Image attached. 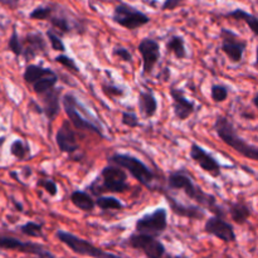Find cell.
<instances>
[{
	"label": "cell",
	"mask_w": 258,
	"mask_h": 258,
	"mask_svg": "<svg viewBox=\"0 0 258 258\" xmlns=\"http://www.w3.org/2000/svg\"><path fill=\"white\" fill-rule=\"evenodd\" d=\"M168 186L170 189H175V190H183L184 194H185L188 198L197 202L198 206H201L202 208L208 209V211L212 212L214 216L223 217V218L226 217V211L219 206L216 197L207 193V191H204L201 186L197 185L188 171H171L168 175Z\"/></svg>",
	"instance_id": "cell-1"
},
{
	"label": "cell",
	"mask_w": 258,
	"mask_h": 258,
	"mask_svg": "<svg viewBox=\"0 0 258 258\" xmlns=\"http://www.w3.org/2000/svg\"><path fill=\"white\" fill-rule=\"evenodd\" d=\"M20 0H0V4L7 5V7L10 8H15L18 4H19Z\"/></svg>",
	"instance_id": "cell-41"
},
{
	"label": "cell",
	"mask_w": 258,
	"mask_h": 258,
	"mask_svg": "<svg viewBox=\"0 0 258 258\" xmlns=\"http://www.w3.org/2000/svg\"><path fill=\"white\" fill-rule=\"evenodd\" d=\"M138 50L143 58L144 75H150L160 59V43L150 37L143 38L138 44Z\"/></svg>",
	"instance_id": "cell-14"
},
{
	"label": "cell",
	"mask_w": 258,
	"mask_h": 258,
	"mask_svg": "<svg viewBox=\"0 0 258 258\" xmlns=\"http://www.w3.org/2000/svg\"><path fill=\"white\" fill-rule=\"evenodd\" d=\"M168 258H171V257H169V256H168Z\"/></svg>",
	"instance_id": "cell-46"
},
{
	"label": "cell",
	"mask_w": 258,
	"mask_h": 258,
	"mask_svg": "<svg viewBox=\"0 0 258 258\" xmlns=\"http://www.w3.org/2000/svg\"><path fill=\"white\" fill-rule=\"evenodd\" d=\"M64 112L67 117L70 118L71 123L78 130L90 131L96 134L101 138H106L103 133L102 123L98 121V118L78 100L77 96L72 92H67L60 98Z\"/></svg>",
	"instance_id": "cell-2"
},
{
	"label": "cell",
	"mask_w": 258,
	"mask_h": 258,
	"mask_svg": "<svg viewBox=\"0 0 258 258\" xmlns=\"http://www.w3.org/2000/svg\"><path fill=\"white\" fill-rule=\"evenodd\" d=\"M228 213L237 224H246L252 216V209L244 201H236L228 204Z\"/></svg>",
	"instance_id": "cell-22"
},
{
	"label": "cell",
	"mask_w": 258,
	"mask_h": 258,
	"mask_svg": "<svg viewBox=\"0 0 258 258\" xmlns=\"http://www.w3.org/2000/svg\"><path fill=\"white\" fill-rule=\"evenodd\" d=\"M252 102H253V105H254V107H258V105H257V92L254 93V96H253V100H252Z\"/></svg>",
	"instance_id": "cell-44"
},
{
	"label": "cell",
	"mask_w": 258,
	"mask_h": 258,
	"mask_svg": "<svg viewBox=\"0 0 258 258\" xmlns=\"http://www.w3.org/2000/svg\"><path fill=\"white\" fill-rule=\"evenodd\" d=\"M107 161L108 164L122 168L126 173L130 174L135 180H138L141 185L146 188H151V184L155 180V174L151 171V169L144 161L130 154L116 153L108 156Z\"/></svg>",
	"instance_id": "cell-5"
},
{
	"label": "cell",
	"mask_w": 258,
	"mask_h": 258,
	"mask_svg": "<svg viewBox=\"0 0 258 258\" xmlns=\"http://www.w3.org/2000/svg\"><path fill=\"white\" fill-rule=\"evenodd\" d=\"M226 18H231V19L246 23V24L248 25L249 29H251L252 34H253L254 37L258 35V18L254 14H251V13L246 12V10L241 9V8H237V9L227 13Z\"/></svg>",
	"instance_id": "cell-24"
},
{
	"label": "cell",
	"mask_w": 258,
	"mask_h": 258,
	"mask_svg": "<svg viewBox=\"0 0 258 258\" xmlns=\"http://www.w3.org/2000/svg\"><path fill=\"white\" fill-rule=\"evenodd\" d=\"M60 95H62V88L53 87L39 96L40 102H42V111L49 122L55 120L60 111Z\"/></svg>",
	"instance_id": "cell-20"
},
{
	"label": "cell",
	"mask_w": 258,
	"mask_h": 258,
	"mask_svg": "<svg viewBox=\"0 0 258 258\" xmlns=\"http://www.w3.org/2000/svg\"><path fill=\"white\" fill-rule=\"evenodd\" d=\"M229 95V87L221 83H214L211 87V97L214 102L222 103L227 101Z\"/></svg>",
	"instance_id": "cell-30"
},
{
	"label": "cell",
	"mask_w": 258,
	"mask_h": 258,
	"mask_svg": "<svg viewBox=\"0 0 258 258\" xmlns=\"http://www.w3.org/2000/svg\"><path fill=\"white\" fill-rule=\"evenodd\" d=\"M0 248L19 251L23 253L37 256L38 258H55L54 254L48 251L42 244L34 243V242L20 241V239L9 236H0Z\"/></svg>",
	"instance_id": "cell-12"
},
{
	"label": "cell",
	"mask_w": 258,
	"mask_h": 258,
	"mask_svg": "<svg viewBox=\"0 0 258 258\" xmlns=\"http://www.w3.org/2000/svg\"><path fill=\"white\" fill-rule=\"evenodd\" d=\"M55 237L63 244H66L71 251H73L77 254H81V256H87L92 258H121L113 253L105 252L103 249L93 246L91 242L86 241V239L81 238V237L76 236V234L70 233V232L62 231V229L55 232Z\"/></svg>",
	"instance_id": "cell-6"
},
{
	"label": "cell",
	"mask_w": 258,
	"mask_h": 258,
	"mask_svg": "<svg viewBox=\"0 0 258 258\" xmlns=\"http://www.w3.org/2000/svg\"><path fill=\"white\" fill-rule=\"evenodd\" d=\"M166 52L174 54L178 59H185L188 52H186L184 38L178 34L171 35L168 42H166Z\"/></svg>",
	"instance_id": "cell-26"
},
{
	"label": "cell",
	"mask_w": 258,
	"mask_h": 258,
	"mask_svg": "<svg viewBox=\"0 0 258 258\" xmlns=\"http://www.w3.org/2000/svg\"><path fill=\"white\" fill-rule=\"evenodd\" d=\"M4 141H5V138H4V136H2V138H0V146L4 144Z\"/></svg>",
	"instance_id": "cell-45"
},
{
	"label": "cell",
	"mask_w": 258,
	"mask_h": 258,
	"mask_svg": "<svg viewBox=\"0 0 258 258\" xmlns=\"http://www.w3.org/2000/svg\"><path fill=\"white\" fill-rule=\"evenodd\" d=\"M219 38L222 39V52L228 57L232 63H236V64L241 63L247 48L246 40L242 39L233 30L227 29V28H222L219 32Z\"/></svg>",
	"instance_id": "cell-10"
},
{
	"label": "cell",
	"mask_w": 258,
	"mask_h": 258,
	"mask_svg": "<svg viewBox=\"0 0 258 258\" xmlns=\"http://www.w3.org/2000/svg\"><path fill=\"white\" fill-rule=\"evenodd\" d=\"M165 198L169 204V208L175 216L181 217V218L193 219V221H202V219L206 218V211L198 204L197 206H194V204H184L179 202L178 199L174 198V197H171L170 194H165Z\"/></svg>",
	"instance_id": "cell-18"
},
{
	"label": "cell",
	"mask_w": 258,
	"mask_h": 258,
	"mask_svg": "<svg viewBox=\"0 0 258 258\" xmlns=\"http://www.w3.org/2000/svg\"><path fill=\"white\" fill-rule=\"evenodd\" d=\"M168 228V211L165 208H156L151 213L144 214L135 223L138 233L159 237Z\"/></svg>",
	"instance_id": "cell-9"
},
{
	"label": "cell",
	"mask_w": 258,
	"mask_h": 258,
	"mask_svg": "<svg viewBox=\"0 0 258 258\" xmlns=\"http://www.w3.org/2000/svg\"><path fill=\"white\" fill-rule=\"evenodd\" d=\"M13 202H14V206H15V208H18V211L23 212V207H22V204H19V203H18V202H15V201H13Z\"/></svg>",
	"instance_id": "cell-43"
},
{
	"label": "cell",
	"mask_w": 258,
	"mask_h": 258,
	"mask_svg": "<svg viewBox=\"0 0 258 258\" xmlns=\"http://www.w3.org/2000/svg\"><path fill=\"white\" fill-rule=\"evenodd\" d=\"M112 55L115 58H117V59L122 60V62H133V54H131L130 50L126 47H123V45H115V47L112 48Z\"/></svg>",
	"instance_id": "cell-38"
},
{
	"label": "cell",
	"mask_w": 258,
	"mask_h": 258,
	"mask_svg": "<svg viewBox=\"0 0 258 258\" xmlns=\"http://www.w3.org/2000/svg\"><path fill=\"white\" fill-rule=\"evenodd\" d=\"M121 123L130 128H135L140 126L138 115L135 112H131V111H123L122 115H121Z\"/></svg>",
	"instance_id": "cell-37"
},
{
	"label": "cell",
	"mask_w": 258,
	"mask_h": 258,
	"mask_svg": "<svg viewBox=\"0 0 258 258\" xmlns=\"http://www.w3.org/2000/svg\"><path fill=\"white\" fill-rule=\"evenodd\" d=\"M55 144H57L60 153L68 154V155H72L80 150L76 131L73 130L71 123L67 121H64L55 133Z\"/></svg>",
	"instance_id": "cell-17"
},
{
	"label": "cell",
	"mask_w": 258,
	"mask_h": 258,
	"mask_svg": "<svg viewBox=\"0 0 258 258\" xmlns=\"http://www.w3.org/2000/svg\"><path fill=\"white\" fill-rule=\"evenodd\" d=\"M101 87H102V92L110 98L123 97L125 96V90L120 86L113 85V83H102Z\"/></svg>",
	"instance_id": "cell-36"
},
{
	"label": "cell",
	"mask_w": 258,
	"mask_h": 258,
	"mask_svg": "<svg viewBox=\"0 0 258 258\" xmlns=\"http://www.w3.org/2000/svg\"><path fill=\"white\" fill-rule=\"evenodd\" d=\"M189 156H190V159L197 164V165H199V168L203 171L211 174L214 178L221 176V163H219L212 154H209L206 149L202 148L199 144H191L190 150H189Z\"/></svg>",
	"instance_id": "cell-13"
},
{
	"label": "cell",
	"mask_w": 258,
	"mask_h": 258,
	"mask_svg": "<svg viewBox=\"0 0 258 258\" xmlns=\"http://www.w3.org/2000/svg\"><path fill=\"white\" fill-rule=\"evenodd\" d=\"M57 83H58V76L57 73L53 72L50 73V75H47L44 76V77L39 78L38 81H35V82L32 85V88L38 96H40L43 95V93L47 92V91H49L50 88L55 87Z\"/></svg>",
	"instance_id": "cell-28"
},
{
	"label": "cell",
	"mask_w": 258,
	"mask_h": 258,
	"mask_svg": "<svg viewBox=\"0 0 258 258\" xmlns=\"http://www.w3.org/2000/svg\"><path fill=\"white\" fill-rule=\"evenodd\" d=\"M20 232L28 237H42L43 236V224L37 222H27L20 226Z\"/></svg>",
	"instance_id": "cell-31"
},
{
	"label": "cell",
	"mask_w": 258,
	"mask_h": 258,
	"mask_svg": "<svg viewBox=\"0 0 258 258\" xmlns=\"http://www.w3.org/2000/svg\"><path fill=\"white\" fill-rule=\"evenodd\" d=\"M96 207H98L102 211H122L125 208L122 202L120 199L111 196H98L95 199Z\"/></svg>",
	"instance_id": "cell-29"
},
{
	"label": "cell",
	"mask_w": 258,
	"mask_h": 258,
	"mask_svg": "<svg viewBox=\"0 0 258 258\" xmlns=\"http://www.w3.org/2000/svg\"><path fill=\"white\" fill-rule=\"evenodd\" d=\"M23 174H24L25 178H29L30 175H32V169L28 168V166H25V168H23Z\"/></svg>",
	"instance_id": "cell-42"
},
{
	"label": "cell",
	"mask_w": 258,
	"mask_h": 258,
	"mask_svg": "<svg viewBox=\"0 0 258 258\" xmlns=\"http://www.w3.org/2000/svg\"><path fill=\"white\" fill-rule=\"evenodd\" d=\"M214 131L218 135V138L223 141L226 145L233 149L238 154H241L243 158L249 159V160L257 161L258 160V148L256 145L247 143L243 138L238 135L236 127L232 123L227 116L218 115L216 117L213 125Z\"/></svg>",
	"instance_id": "cell-3"
},
{
	"label": "cell",
	"mask_w": 258,
	"mask_h": 258,
	"mask_svg": "<svg viewBox=\"0 0 258 258\" xmlns=\"http://www.w3.org/2000/svg\"><path fill=\"white\" fill-rule=\"evenodd\" d=\"M50 12H52V4L39 5V7L34 8L29 13V18L33 20H45L47 22V19L50 15Z\"/></svg>",
	"instance_id": "cell-33"
},
{
	"label": "cell",
	"mask_w": 258,
	"mask_h": 258,
	"mask_svg": "<svg viewBox=\"0 0 258 258\" xmlns=\"http://www.w3.org/2000/svg\"><path fill=\"white\" fill-rule=\"evenodd\" d=\"M54 71L49 67H43L40 64H34V63H30L27 64L24 68V72H23V80L25 81V83L32 86L35 81H38L39 78L44 77V76L50 75Z\"/></svg>",
	"instance_id": "cell-25"
},
{
	"label": "cell",
	"mask_w": 258,
	"mask_h": 258,
	"mask_svg": "<svg viewBox=\"0 0 258 258\" xmlns=\"http://www.w3.org/2000/svg\"><path fill=\"white\" fill-rule=\"evenodd\" d=\"M37 186L44 189L50 197H55L58 194V185L52 179H39L37 183Z\"/></svg>",
	"instance_id": "cell-39"
},
{
	"label": "cell",
	"mask_w": 258,
	"mask_h": 258,
	"mask_svg": "<svg viewBox=\"0 0 258 258\" xmlns=\"http://www.w3.org/2000/svg\"><path fill=\"white\" fill-rule=\"evenodd\" d=\"M45 35H47L48 40H49V44H50V47H52L53 50H57V52H59V53L66 52L64 42H63L62 38H60L59 35L54 32V30L53 29L47 30Z\"/></svg>",
	"instance_id": "cell-34"
},
{
	"label": "cell",
	"mask_w": 258,
	"mask_h": 258,
	"mask_svg": "<svg viewBox=\"0 0 258 258\" xmlns=\"http://www.w3.org/2000/svg\"><path fill=\"white\" fill-rule=\"evenodd\" d=\"M204 231L209 236L217 237L226 243L236 241V233H234L233 227L223 217L213 216L207 219L206 224H204Z\"/></svg>",
	"instance_id": "cell-16"
},
{
	"label": "cell",
	"mask_w": 258,
	"mask_h": 258,
	"mask_svg": "<svg viewBox=\"0 0 258 258\" xmlns=\"http://www.w3.org/2000/svg\"><path fill=\"white\" fill-rule=\"evenodd\" d=\"M127 244L134 249L143 252L148 258H163L165 256V247L158 237L136 232L128 237Z\"/></svg>",
	"instance_id": "cell-11"
},
{
	"label": "cell",
	"mask_w": 258,
	"mask_h": 258,
	"mask_svg": "<svg viewBox=\"0 0 258 258\" xmlns=\"http://www.w3.org/2000/svg\"><path fill=\"white\" fill-rule=\"evenodd\" d=\"M47 22L50 23L55 33L60 34H71V33L83 34L86 32L85 24L58 4H52V12Z\"/></svg>",
	"instance_id": "cell-7"
},
{
	"label": "cell",
	"mask_w": 258,
	"mask_h": 258,
	"mask_svg": "<svg viewBox=\"0 0 258 258\" xmlns=\"http://www.w3.org/2000/svg\"><path fill=\"white\" fill-rule=\"evenodd\" d=\"M8 50H10L17 58L22 57V43H20V37L15 27L13 28L12 35L8 40Z\"/></svg>",
	"instance_id": "cell-32"
},
{
	"label": "cell",
	"mask_w": 258,
	"mask_h": 258,
	"mask_svg": "<svg viewBox=\"0 0 258 258\" xmlns=\"http://www.w3.org/2000/svg\"><path fill=\"white\" fill-rule=\"evenodd\" d=\"M170 97L173 100L174 116L178 121L184 122L196 112V103L188 100L180 88H171Z\"/></svg>",
	"instance_id": "cell-19"
},
{
	"label": "cell",
	"mask_w": 258,
	"mask_h": 258,
	"mask_svg": "<svg viewBox=\"0 0 258 258\" xmlns=\"http://www.w3.org/2000/svg\"><path fill=\"white\" fill-rule=\"evenodd\" d=\"M158 98L149 88L139 93V111L145 118H153L158 112Z\"/></svg>",
	"instance_id": "cell-21"
},
{
	"label": "cell",
	"mask_w": 258,
	"mask_h": 258,
	"mask_svg": "<svg viewBox=\"0 0 258 258\" xmlns=\"http://www.w3.org/2000/svg\"><path fill=\"white\" fill-rule=\"evenodd\" d=\"M22 43V57L25 60H32L39 54H48L47 40L40 32L27 33L23 38H20Z\"/></svg>",
	"instance_id": "cell-15"
},
{
	"label": "cell",
	"mask_w": 258,
	"mask_h": 258,
	"mask_svg": "<svg viewBox=\"0 0 258 258\" xmlns=\"http://www.w3.org/2000/svg\"><path fill=\"white\" fill-rule=\"evenodd\" d=\"M127 173L122 168L113 164H108L101 170L100 176L88 185V191L92 196L98 197L105 193L121 194L128 190Z\"/></svg>",
	"instance_id": "cell-4"
},
{
	"label": "cell",
	"mask_w": 258,
	"mask_h": 258,
	"mask_svg": "<svg viewBox=\"0 0 258 258\" xmlns=\"http://www.w3.org/2000/svg\"><path fill=\"white\" fill-rule=\"evenodd\" d=\"M70 199L73 206L82 212H92L96 208L95 199L87 190H73Z\"/></svg>",
	"instance_id": "cell-23"
},
{
	"label": "cell",
	"mask_w": 258,
	"mask_h": 258,
	"mask_svg": "<svg viewBox=\"0 0 258 258\" xmlns=\"http://www.w3.org/2000/svg\"><path fill=\"white\" fill-rule=\"evenodd\" d=\"M10 155L14 156L18 161L30 160L33 158L32 150L27 141L22 139H15L10 145Z\"/></svg>",
	"instance_id": "cell-27"
},
{
	"label": "cell",
	"mask_w": 258,
	"mask_h": 258,
	"mask_svg": "<svg viewBox=\"0 0 258 258\" xmlns=\"http://www.w3.org/2000/svg\"><path fill=\"white\" fill-rule=\"evenodd\" d=\"M54 60L57 63H59L60 66H63L64 68H67V70L72 71V72L75 73L80 72V68H78L77 63L75 62V59H73L72 57H70L68 54H66V53H60V54H58L57 57L54 58Z\"/></svg>",
	"instance_id": "cell-35"
},
{
	"label": "cell",
	"mask_w": 258,
	"mask_h": 258,
	"mask_svg": "<svg viewBox=\"0 0 258 258\" xmlns=\"http://www.w3.org/2000/svg\"><path fill=\"white\" fill-rule=\"evenodd\" d=\"M185 0H164L163 5H161V10H175L176 8L180 7Z\"/></svg>",
	"instance_id": "cell-40"
},
{
	"label": "cell",
	"mask_w": 258,
	"mask_h": 258,
	"mask_svg": "<svg viewBox=\"0 0 258 258\" xmlns=\"http://www.w3.org/2000/svg\"><path fill=\"white\" fill-rule=\"evenodd\" d=\"M112 20L120 27L127 30H136L150 23V17L126 3H120L115 7L112 13Z\"/></svg>",
	"instance_id": "cell-8"
}]
</instances>
